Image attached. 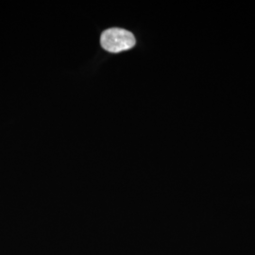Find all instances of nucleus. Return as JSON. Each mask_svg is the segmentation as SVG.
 <instances>
[{"instance_id":"f257e3e1","label":"nucleus","mask_w":255,"mask_h":255,"mask_svg":"<svg viewBox=\"0 0 255 255\" xmlns=\"http://www.w3.org/2000/svg\"><path fill=\"white\" fill-rule=\"evenodd\" d=\"M101 44L105 50L112 53H118L135 46V38L130 31L124 28L112 27L103 31Z\"/></svg>"}]
</instances>
